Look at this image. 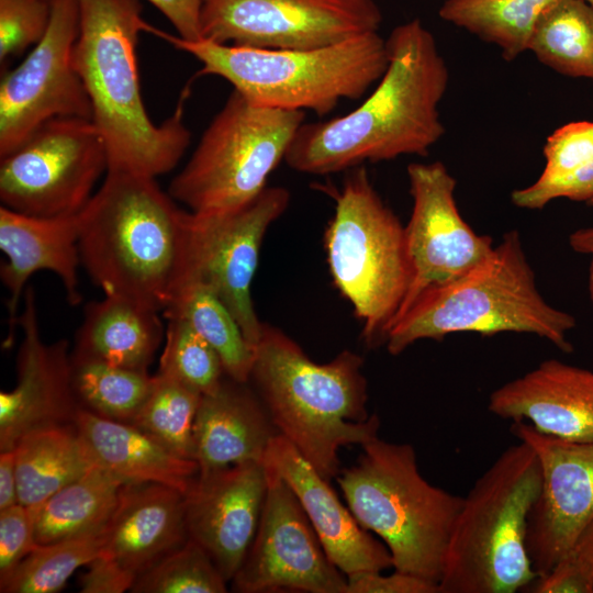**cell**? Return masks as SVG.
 <instances>
[{"mask_svg": "<svg viewBox=\"0 0 593 593\" xmlns=\"http://www.w3.org/2000/svg\"><path fill=\"white\" fill-rule=\"evenodd\" d=\"M362 365L350 350L317 363L268 323L254 351L249 381L278 433L327 480L339 473L342 447L378 436L380 419L368 414Z\"/></svg>", "mask_w": 593, "mask_h": 593, "instance_id": "277c9868", "label": "cell"}, {"mask_svg": "<svg viewBox=\"0 0 593 593\" xmlns=\"http://www.w3.org/2000/svg\"><path fill=\"white\" fill-rule=\"evenodd\" d=\"M577 322L545 301L526 258L519 233H506L491 257L461 279L417 299L391 326L385 345L391 355L421 339L441 340L454 333H528L561 351Z\"/></svg>", "mask_w": 593, "mask_h": 593, "instance_id": "52a82bcc", "label": "cell"}, {"mask_svg": "<svg viewBox=\"0 0 593 593\" xmlns=\"http://www.w3.org/2000/svg\"><path fill=\"white\" fill-rule=\"evenodd\" d=\"M264 462L200 472L186 493L189 538L211 557L230 582L254 540L267 491Z\"/></svg>", "mask_w": 593, "mask_h": 593, "instance_id": "d6986e66", "label": "cell"}, {"mask_svg": "<svg viewBox=\"0 0 593 593\" xmlns=\"http://www.w3.org/2000/svg\"><path fill=\"white\" fill-rule=\"evenodd\" d=\"M18 327L23 338L16 358V384L0 393V451L38 428L74 424L79 410L71 380L69 343L43 340L33 287L23 294Z\"/></svg>", "mask_w": 593, "mask_h": 593, "instance_id": "ac0fdd59", "label": "cell"}, {"mask_svg": "<svg viewBox=\"0 0 593 593\" xmlns=\"http://www.w3.org/2000/svg\"><path fill=\"white\" fill-rule=\"evenodd\" d=\"M104 529L79 537L37 545L5 578L2 593H55L71 574L100 552Z\"/></svg>", "mask_w": 593, "mask_h": 593, "instance_id": "d6a6232c", "label": "cell"}, {"mask_svg": "<svg viewBox=\"0 0 593 593\" xmlns=\"http://www.w3.org/2000/svg\"><path fill=\"white\" fill-rule=\"evenodd\" d=\"M155 35L190 54L199 76L228 81L248 101L284 110H310L322 116L344 99L361 98L380 80L388 63L387 42L378 32L313 49H264L187 41L157 30Z\"/></svg>", "mask_w": 593, "mask_h": 593, "instance_id": "5b68a950", "label": "cell"}, {"mask_svg": "<svg viewBox=\"0 0 593 593\" xmlns=\"http://www.w3.org/2000/svg\"><path fill=\"white\" fill-rule=\"evenodd\" d=\"M74 425L92 463L124 484L160 483L187 493L199 465L174 452L133 424L79 407Z\"/></svg>", "mask_w": 593, "mask_h": 593, "instance_id": "d4e9b609", "label": "cell"}, {"mask_svg": "<svg viewBox=\"0 0 593 593\" xmlns=\"http://www.w3.org/2000/svg\"><path fill=\"white\" fill-rule=\"evenodd\" d=\"M266 470L259 524L233 591L347 593V578L326 555L298 497L275 470Z\"/></svg>", "mask_w": 593, "mask_h": 593, "instance_id": "2e32d148", "label": "cell"}, {"mask_svg": "<svg viewBox=\"0 0 593 593\" xmlns=\"http://www.w3.org/2000/svg\"><path fill=\"white\" fill-rule=\"evenodd\" d=\"M159 311L123 295H105L85 306L74 356L148 371L165 338Z\"/></svg>", "mask_w": 593, "mask_h": 593, "instance_id": "484cf974", "label": "cell"}, {"mask_svg": "<svg viewBox=\"0 0 593 593\" xmlns=\"http://www.w3.org/2000/svg\"><path fill=\"white\" fill-rule=\"evenodd\" d=\"M544 156L538 183L562 179L585 166L593 159V122H571L557 128L546 141Z\"/></svg>", "mask_w": 593, "mask_h": 593, "instance_id": "74e56055", "label": "cell"}, {"mask_svg": "<svg viewBox=\"0 0 593 593\" xmlns=\"http://www.w3.org/2000/svg\"><path fill=\"white\" fill-rule=\"evenodd\" d=\"M19 503L13 450L0 451V511Z\"/></svg>", "mask_w": 593, "mask_h": 593, "instance_id": "f6af8a7d", "label": "cell"}, {"mask_svg": "<svg viewBox=\"0 0 593 593\" xmlns=\"http://www.w3.org/2000/svg\"><path fill=\"white\" fill-rule=\"evenodd\" d=\"M35 513L20 503L0 511V580L37 546Z\"/></svg>", "mask_w": 593, "mask_h": 593, "instance_id": "ab89813d", "label": "cell"}, {"mask_svg": "<svg viewBox=\"0 0 593 593\" xmlns=\"http://www.w3.org/2000/svg\"><path fill=\"white\" fill-rule=\"evenodd\" d=\"M527 51L560 75L593 80V5L552 2L538 18Z\"/></svg>", "mask_w": 593, "mask_h": 593, "instance_id": "f1b7e54d", "label": "cell"}, {"mask_svg": "<svg viewBox=\"0 0 593 593\" xmlns=\"http://www.w3.org/2000/svg\"><path fill=\"white\" fill-rule=\"evenodd\" d=\"M361 448L356 463L337 474L350 512L382 540L394 570L439 585L463 497L429 483L410 444L377 436Z\"/></svg>", "mask_w": 593, "mask_h": 593, "instance_id": "ba28073f", "label": "cell"}, {"mask_svg": "<svg viewBox=\"0 0 593 593\" xmlns=\"http://www.w3.org/2000/svg\"><path fill=\"white\" fill-rule=\"evenodd\" d=\"M590 4L593 5V0H586Z\"/></svg>", "mask_w": 593, "mask_h": 593, "instance_id": "681fc988", "label": "cell"}, {"mask_svg": "<svg viewBox=\"0 0 593 593\" xmlns=\"http://www.w3.org/2000/svg\"><path fill=\"white\" fill-rule=\"evenodd\" d=\"M124 483L92 466L35 508L37 545L100 532L109 523Z\"/></svg>", "mask_w": 593, "mask_h": 593, "instance_id": "83f0119b", "label": "cell"}, {"mask_svg": "<svg viewBox=\"0 0 593 593\" xmlns=\"http://www.w3.org/2000/svg\"><path fill=\"white\" fill-rule=\"evenodd\" d=\"M534 593H593V517L572 548L529 586Z\"/></svg>", "mask_w": 593, "mask_h": 593, "instance_id": "f35d334b", "label": "cell"}, {"mask_svg": "<svg viewBox=\"0 0 593 593\" xmlns=\"http://www.w3.org/2000/svg\"><path fill=\"white\" fill-rule=\"evenodd\" d=\"M163 313L186 321L204 338L219 354L228 378L249 382L254 350L235 317L211 289L188 280Z\"/></svg>", "mask_w": 593, "mask_h": 593, "instance_id": "f546056e", "label": "cell"}, {"mask_svg": "<svg viewBox=\"0 0 593 593\" xmlns=\"http://www.w3.org/2000/svg\"><path fill=\"white\" fill-rule=\"evenodd\" d=\"M540 486L539 461L527 443L501 452L462 499L440 593H514L537 580L526 541Z\"/></svg>", "mask_w": 593, "mask_h": 593, "instance_id": "8992f818", "label": "cell"}, {"mask_svg": "<svg viewBox=\"0 0 593 593\" xmlns=\"http://www.w3.org/2000/svg\"><path fill=\"white\" fill-rule=\"evenodd\" d=\"M407 177L413 208L405 240L412 277L392 325L423 294L461 279L495 247L491 236L477 234L462 219L455 199L457 181L441 161L412 163Z\"/></svg>", "mask_w": 593, "mask_h": 593, "instance_id": "9a60e30c", "label": "cell"}, {"mask_svg": "<svg viewBox=\"0 0 593 593\" xmlns=\"http://www.w3.org/2000/svg\"><path fill=\"white\" fill-rule=\"evenodd\" d=\"M190 228L156 178L108 171L79 212L81 266L103 294L164 312L187 281Z\"/></svg>", "mask_w": 593, "mask_h": 593, "instance_id": "3957f363", "label": "cell"}, {"mask_svg": "<svg viewBox=\"0 0 593 593\" xmlns=\"http://www.w3.org/2000/svg\"><path fill=\"white\" fill-rule=\"evenodd\" d=\"M388 67L369 97L349 113L303 123L284 161L299 172L328 175L403 155L426 156L444 135L438 105L448 66L421 20L395 26L385 40Z\"/></svg>", "mask_w": 593, "mask_h": 593, "instance_id": "6da1fadb", "label": "cell"}, {"mask_svg": "<svg viewBox=\"0 0 593 593\" xmlns=\"http://www.w3.org/2000/svg\"><path fill=\"white\" fill-rule=\"evenodd\" d=\"M12 450L19 503L27 507L40 506L92 467L74 424L35 429Z\"/></svg>", "mask_w": 593, "mask_h": 593, "instance_id": "4316f807", "label": "cell"}, {"mask_svg": "<svg viewBox=\"0 0 593 593\" xmlns=\"http://www.w3.org/2000/svg\"><path fill=\"white\" fill-rule=\"evenodd\" d=\"M324 233L332 280L361 322L370 347L385 343L411 283L405 226L383 202L363 166L335 190Z\"/></svg>", "mask_w": 593, "mask_h": 593, "instance_id": "9c48e42d", "label": "cell"}, {"mask_svg": "<svg viewBox=\"0 0 593 593\" xmlns=\"http://www.w3.org/2000/svg\"><path fill=\"white\" fill-rule=\"evenodd\" d=\"M512 433L535 451L541 472L539 495L527 527V549L538 577L572 548L593 517V440L577 441L513 422Z\"/></svg>", "mask_w": 593, "mask_h": 593, "instance_id": "e0dca14e", "label": "cell"}, {"mask_svg": "<svg viewBox=\"0 0 593 593\" xmlns=\"http://www.w3.org/2000/svg\"><path fill=\"white\" fill-rule=\"evenodd\" d=\"M556 0H446L438 15L496 45L506 60L527 51L534 26Z\"/></svg>", "mask_w": 593, "mask_h": 593, "instance_id": "4dcf8cb0", "label": "cell"}, {"mask_svg": "<svg viewBox=\"0 0 593 593\" xmlns=\"http://www.w3.org/2000/svg\"><path fill=\"white\" fill-rule=\"evenodd\" d=\"M566 198L588 202L593 198V159L573 174L548 183L534 182L512 192V202L523 209L539 210L550 201Z\"/></svg>", "mask_w": 593, "mask_h": 593, "instance_id": "60d3db41", "label": "cell"}, {"mask_svg": "<svg viewBox=\"0 0 593 593\" xmlns=\"http://www.w3.org/2000/svg\"><path fill=\"white\" fill-rule=\"evenodd\" d=\"M586 203H588V205L593 208V198L590 201H588Z\"/></svg>", "mask_w": 593, "mask_h": 593, "instance_id": "c3c4849f", "label": "cell"}, {"mask_svg": "<svg viewBox=\"0 0 593 593\" xmlns=\"http://www.w3.org/2000/svg\"><path fill=\"white\" fill-rule=\"evenodd\" d=\"M87 567L80 579L82 593H122L135 582L134 577L101 552Z\"/></svg>", "mask_w": 593, "mask_h": 593, "instance_id": "7bdbcfd3", "label": "cell"}, {"mask_svg": "<svg viewBox=\"0 0 593 593\" xmlns=\"http://www.w3.org/2000/svg\"><path fill=\"white\" fill-rule=\"evenodd\" d=\"M188 539L184 493L160 483H126L104 528L101 553L136 580Z\"/></svg>", "mask_w": 593, "mask_h": 593, "instance_id": "603a6c76", "label": "cell"}, {"mask_svg": "<svg viewBox=\"0 0 593 593\" xmlns=\"http://www.w3.org/2000/svg\"><path fill=\"white\" fill-rule=\"evenodd\" d=\"M304 118V111L257 105L233 89L168 193L197 215L246 205L268 187Z\"/></svg>", "mask_w": 593, "mask_h": 593, "instance_id": "30bf717a", "label": "cell"}, {"mask_svg": "<svg viewBox=\"0 0 593 593\" xmlns=\"http://www.w3.org/2000/svg\"><path fill=\"white\" fill-rule=\"evenodd\" d=\"M0 248L5 261L0 278L9 292L8 338H14L18 327L19 305L29 278L41 270L54 272L71 305L81 302L78 268L79 213L75 215L44 217L0 208Z\"/></svg>", "mask_w": 593, "mask_h": 593, "instance_id": "7402d4cb", "label": "cell"}, {"mask_svg": "<svg viewBox=\"0 0 593 593\" xmlns=\"http://www.w3.org/2000/svg\"><path fill=\"white\" fill-rule=\"evenodd\" d=\"M158 372L175 378L202 395L213 393L225 378L216 350L186 321L166 317Z\"/></svg>", "mask_w": 593, "mask_h": 593, "instance_id": "e575fe53", "label": "cell"}, {"mask_svg": "<svg viewBox=\"0 0 593 593\" xmlns=\"http://www.w3.org/2000/svg\"><path fill=\"white\" fill-rule=\"evenodd\" d=\"M71 380L79 407L131 424L148 399L155 376L71 354Z\"/></svg>", "mask_w": 593, "mask_h": 593, "instance_id": "1f68e13d", "label": "cell"}, {"mask_svg": "<svg viewBox=\"0 0 593 593\" xmlns=\"http://www.w3.org/2000/svg\"><path fill=\"white\" fill-rule=\"evenodd\" d=\"M225 376L216 391L202 395L193 425V459L200 472L244 462H264L279 434L262 401Z\"/></svg>", "mask_w": 593, "mask_h": 593, "instance_id": "cb8c5ba5", "label": "cell"}, {"mask_svg": "<svg viewBox=\"0 0 593 593\" xmlns=\"http://www.w3.org/2000/svg\"><path fill=\"white\" fill-rule=\"evenodd\" d=\"M108 171L103 137L92 120L53 119L1 157L2 205L29 215L78 214Z\"/></svg>", "mask_w": 593, "mask_h": 593, "instance_id": "8fae6325", "label": "cell"}, {"mask_svg": "<svg viewBox=\"0 0 593 593\" xmlns=\"http://www.w3.org/2000/svg\"><path fill=\"white\" fill-rule=\"evenodd\" d=\"M374 0H203L202 38L264 49H313L378 32Z\"/></svg>", "mask_w": 593, "mask_h": 593, "instance_id": "7c38bea8", "label": "cell"}, {"mask_svg": "<svg viewBox=\"0 0 593 593\" xmlns=\"http://www.w3.org/2000/svg\"><path fill=\"white\" fill-rule=\"evenodd\" d=\"M134 593H224L223 578L208 552L193 539L164 557L141 574Z\"/></svg>", "mask_w": 593, "mask_h": 593, "instance_id": "d590c367", "label": "cell"}, {"mask_svg": "<svg viewBox=\"0 0 593 593\" xmlns=\"http://www.w3.org/2000/svg\"><path fill=\"white\" fill-rule=\"evenodd\" d=\"M569 244L577 253L590 255L593 251V226L573 232L569 237Z\"/></svg>", "mask_w": 593, "mask_h": 593, "instance_id": "bcb514c9", "label": "cell"}, {"mask_svg": "<svg viewBox=\"0 0 593 593\" xmlns=\"http://www.w3.org/2000/svg\"><path fill=\"white\" fill-rule=\"evenodd\" d=\"M52 0H0V63L18 57L45 35Z\"/></svg>", "mask_w": 593, "mask_h": 593, "instance_id": "8d00e7d4", "label": "cell"}, {"mask_svg": "<svg viewBox=\"0 0 593 593\" xmlns=\"http://www.w3.org/2000/svg\"><path fill=\"white\" fill-rule=\"evenodd\" d=\"M289 202L287 188L266 187L235 211L212 215L191 213L187 281H198L216 294L254 351L264 323L255 311L251 283L265 234L286 212Z\"/></svg>", "mask_w": 593, "mask_h": 593, "instance_id": "5bb4252c", "label": "cell"}, {"mask_svg": "<svg viewBox=\"0 0 593 593\" xmlns=\"http://www.w3.org/2000/svg\"><path fill=\"white\" fill-rule=\"evenodd\" d=\"M291 488L326 555L345 574L392 567L385 545L357 522L333 488L282 435L270 443L264 459Z\"/></svg>", "mask_w": 593, "mask_h": 593, "instance_id": "ffe728a7", "label": "cell"}, {"mask_svg": "<svg viewBox=\"0 0 593 593\" xmlns=\"http://www.w3.org/2000/svg\"><path fill=\"white\" fill-rule=\"evenodd\" d=\"M78 4L74 61L90 100L91 120L105 144L108 171L153 178L169 172L191 139L183 120L189 87L174 113L155 124L141 93L136 48L139 33L154 34L156 27L143 20L139 0H78Z\"/></svg>", "mask_w": 593, "mask_h": 593, "instance_id": "7a4b0ae2", "label": "cell"}, {"mask_svg": "<svg viewBox=\"0 0 593 593\" xmlns=\"http://www.w3.org/2000/svg\"><path fill=\"white\" fill-rule=\"evenodd\" d=\"M382 571H359L347 578V593H440L436 582L394 570L391 574Z\"/></svg>", "mask_w": 593, "mask_h": 593, "instance_id": "b9f144b4", "label": "cell"}, {"mask_svg": "<svg viewBox=\"0 0 593 593\" xmlns=\"http://www.w3.org/2000/svg\"><path fill=\"white\" fill-rule=\"evenodd\" d=\"M78 34V0H52L45 35L0 81V158L53 119L91 120L90 100L74 61Z\"/></svg>", "mask_w": 593, "mask_h": 593, "instance_id": "4fadbf2b", "label": "cell"}, {"mask_svg": "<svg viewBox=\"0 0 593 593\" xmlns=\"http://www.w3.org/2000/svg\"><path fill=\"white\" fill-rule=\"evenodd\" d=\"M591 255V262H590V268H589V293H590V298H591V301L593 303V251L590 254Z\"/></svg>", "mask_w": 593, "mask_h": 593, "instance_id": "7dc6e473", "label": "cell"}, {"mask_svg": "<svg viewBox=\"0 0 593 593\" xmlns=\"http://www.w3.org/2000/svg\"><path fill=\"white\" fill-rule=\"evenodd\" d=\"M489 411L567 440H593V371L558 359L541 361L489 395Z\"/></svg>", "mask_w": 593, "mask_h": 593, "instance_id": "44dd1931", "label": "cell"}, {"mask_svg": "<svg viewBox=\"0 0 593 593\" xmlns=\"http://www.w3.org/2000/svg\"><path fill=\"white\" fill-rule=\"evenodd\" d=\"M172 24L178 36L198 41L201 34V10L203 0H147Z\"/></svg>", "mask_w": 593, "mask_h": 593, "instance_id": "ee69618b", "label": "cell"}, {"mask_svg": "<svg viewBox=\"0 0 593 593\" xmlns=\"http://www.w3.org/2000/svg\"><path fill=\"white\" fill-rule=\"evenodd\" d=\"M202 394L186 383L157 372L153 390L131 424L174 452L193 459V425Z\"/></svg>", "mask_w": 593, "mask_h": 593, "instance_id": "836d02e7", "label": "cell"}]
</instances>
